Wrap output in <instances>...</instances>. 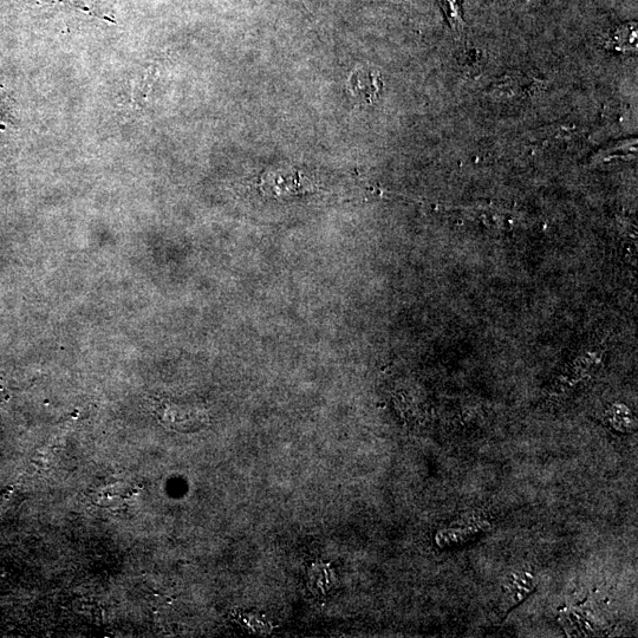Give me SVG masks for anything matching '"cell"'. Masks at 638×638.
<instances>
[{
  "mask_svg": "<svg viewBox=\"0 0 638 638\" xmlns=\"http://www.w3.org/2000/svg\"><path fill=\"white\" fill-rule=\"evenodd\" d=\"M162 422L168 427H173L180 432H191L199 425H203L204 416L195 412L179 408L178 406L168 405L164 407L161 413Z\"/></svg>",
  "mask_w": 638,
  "mask_h": 638,
  "instance_id": "obj_1",
  "label": "cell"
},
{
  "mask_svg": "<svg viewBox=\"0 0 638 638\" xmlns=\"http://www.w3.org/2000/svg\"><path fill=\"white\" fill-rule=\"evenodd\" d=\"M440 4L449 19V22H451L455 28L462 25L460 0H440Z\"/></svg>",
  "mask_w": 638,
  "mask_h": 638,
  "instance_id": "obj_2",
  "label": "cell"
}]
</instances>
